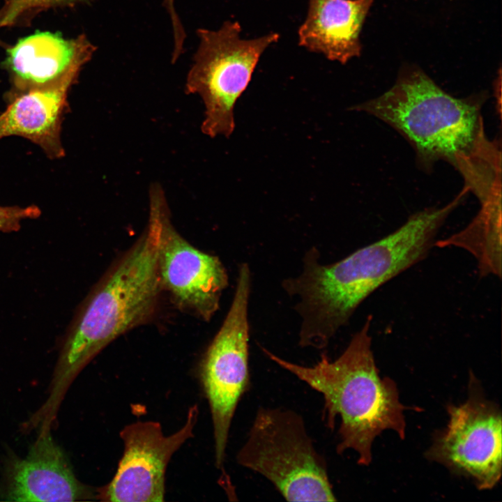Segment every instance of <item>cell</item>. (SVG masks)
I'll return each mask as SVG.
<instances>
[{
    "label": "cell",
    "mask_w": 502,
    "mask_h": 502,
    "mask_svg": "<svg viewBox=\"0 0 502 502\" xmlns=\"http://www.w3.org/2000/svg\"><path fill=\"white\" fill-rule=\"evenodd\" d=\"M441 208L418 212L393 232L329 264L320 261L312 247L303 258V269L284 279L282 287L298 301L301 347L325 349L345 326L360 305L379 287L423 260L462 196Z\"/></svg>",
    "instance_id": "cell-1"
},
{
    "label": "cell",
    "mask_w": 502,
    "mask_h": 502,
    "mask_svg": "<svg viewBox=\"0 0 502 502\" xmlns=\"http://www.w3.org/2000/svg\"><path fill=\"white\" fill-rule=\"evenodd\" d=\"M163 204L150 201L148 225L139 239L86 301L64 340L49 395L38 409L54 418L76 376L106 346L144 323L162 289L158 246Z\"/></svg>",
    "instance_id": "cell-2"
},
{
    "label": "cell",
    "mask_w": 502,
    "mask_h": 502,
    "mask_svg": "<svg viewBox=\"0 0 502 502\" xmlns=\"http://www.w3.org/2000/svg\"><path fill=\"white\" fill-rule=\"evenodd\" d=\"M372 320L369 315L335 360L323 352L312 366L294 363L261 347L271 360L322 395L326 425L333 429L336 418L341 420L337 453L351 449L363 466L371 463L373 441L383 431L392 429L403 439L406 429V408L400 402L396 384L379 375L372 351Z\"/></svg>",
    "instance_id": "cell-3"
},
{
    "label": "cell",
    "mask_w": 502,
    "mask_h": 502,
    "mask_svg": "<svg viewBox=\"0 0 502 502\" xmlns=\"http://www.w3.org/2000/svg\"><path fill=\"white\" fill-rule=\"evenodd\" d=\"M356 109L399 130L423 162H450L466 183L482 178L501 158L484 133L479 105L452 97L418 69L402 73L390 89Z\"/></svg>",
    "instance_id": "cell-4"
},
{
    "label": "cell",
    "mask_w": 502,
    "mask_h": 502,
    "mask_svg": "<svg viewBox=\"0 0 502 502\" xmlns=\"http://www.w3.org/2000/svg\"><path fill=\"white\" fill-rule=\"evenodd\" d=\"M236 462L267 479L287 501H337L326 461L294 410L259 407Z\"/></svg>",
    "instance_id": "cell-5"
},
{
    "label": "cell",
    "mask_w": 502,
    "mask_h": 502,
    "mask_svg": "<svg viewBox=\"0 0 502 502\" xmlns=\"http://www.w3.org/2000/svg\"><path fill=\"white\" fill-rule=\"evenodd\" d=\"M241 25L227 21L218 30L199 29V46L188 73L185 90L199 95L205 107L202 132L229 137L235 128L234 108L250 83L264 50L279 39L271 33L245 40Z\"/></svg>",
    "instance_id": "cell-6"
},
{
    "label": "cell",
    "mask_w": 502,
    "mask_h": 502,
    "mask_svg": "<svg viewBox=\"0 0 502 502\" xmlns=\"http://www.w3.org/2000/svg\"><path fill=\"white\" fill-rule=\"evenodd\" d=\"M251 287L250 266L241 263L230 307L200 365V379L211 409L218 469L225 463L236 409L250 386L248 305Z\"/></svg>",
    "instance_id": "cell-7"
},
{
    "label": "cell",
    "mask_w": 502,
    "mask_h": 502,
    "mask_svg": "<svg viewBox=\"0 0 502 502\" xmlns=\"http://www.w3.org/2000/svg\"><path fill=\"white\" fill-rule=\"evenodd\" d=\"M473 378L467 400L448 407V423L436 435L426 456L473 480L478 489H489L501 476V413Z\"/></svg>",
    "instance_id": "cell-8"
},
{
    "label": "cell",
    "mask_w": 502,
    "mask_h": 502,
    "mask_svg": "<svg viewBox=\"0 0 502 502\" xmlns=\"http://www.w3.org/2000/svg\"><path fill=\"white\" fill-rule=\"evenodd\" d=\"M199 409H188L184 425L165 436L156 421H137L120 432L123 453L112 480L98 489V499L113 502L164 501L165 471L174 452L194 436Z\"/></svg>",
    "instance_id": "cell-9"
},
{
    "label": "cell",
    "mask_w": 502,
    "mask_h": 502,
    "mask_svg": "<svg viewBox=\"0 0 502 502\" xmlns=\"http://www.w3.org/2000/svg\"><path fill=\"white\" fill-rule=\"evenodd\" d=\"M162 288L179 306L208 321L220 307L229 277L220 259L190 244L172 225L167 204L162 208L158 246Z\"/></svg>",
    "instance_id": "cell-10"
},
{
    "label": "cell",
    "mask_w": 502,
    "mask_h": 502,
    "mask_svg": "<svg viewBox=\"0 0 502 502\" xmlns=\"http://www.w3.org/2000/svg\"><path fill=\"white\" fill-rule=\"evenodd\" d=\"M40 434L26 456H10L4 467L1 497L11 501H77L98 500V489L82 483L51 428Z\"/></svg>",
    "instance_id": "cell-11"
},
{
    "label": "cell",
    "mask_w": 502,
    "mask_h": 502,
    "mask_svg": "<svg viewBox=\"0 0 502 502\" xmlns=\"http://www.w3.org/2000/svg\"><path fill=\"white\" fill-rule=\"evenodd\" d=\"M95 51L84 34L68 39L59 33L38 32L8 50L7 64L15 87L22 92L80 72Z\"/></svg>",
    "instance_id": "cell-12"
},
{
    "label": "cell",
    "mask_w": 502,
    "mask_h": 502,
    "mask_svg": "<svg viewBox=\"0 0 502 502\" xmlns=\"http://www.w3.org/2000/svg\"><path fill=\"white\" fill-rule=\"evenodd\" d=\"M79 73L71 72L50 84L22 91L0 114V139L24 137L39 145L50 158L62 157L61 117L68 92Z\"/></svg>",
    "instance_id": "cell-13"
},
{
    "label": "cell",
    "mask_w": 502,
    "mask_h": 502,
    "mask_svg": "<svg viewBox=\"0 0 502 502\" xmlns=\"http://www.w3.org/2000/svg\"><path fill=\"white\" fill-rule=\"evenodd\" d=\"M374 0H309L299 45L345 63L360 55V33Z\"/></svg>",
    "instance_id": "cell-14"
},
{
    "label": "cell",
    "mask_w": 502,
    "mask_h": 502,
    "mask_svg": "<svg viewBox=\"0 0 502 502\" xmlns=\"http://www.w3.org/2000/svg\"><path fill=\"white\" fill-rule=\"evenodd\" d=\"M438 248L457 247L471 253L477 261L481 277H501V200L481 203L472 222L464 229L436 241Z\"/></svg>",
    "instance_id": "cell-15"
},
{
    "label": "cell",
    "mask_w": 502,
    "mask_h": 502,
    "mask_svg": "<svg viewBox=\"0 0 502 502\" xmlns=\"http://www.w3.org/2000/svg\"><path fill=\"white\" fill-rule=\"evenodd\" d=\"M91 0H8L1 9L2 20L1 26L12 25L27 13L40 11L56 6H73Z\"/></svg>",
    "instance_id": "cell-16"
},
{
    "label": "cell",
    "mask_w": 502,
    "mask_h": 502,
    "mask_svg": "<svg viewBox=\"0 0 502 502\" xmlns=\"http://www.w3.org/2000/svg\"><path fill=\"white\" fill-rule=\"evenodd\" d=\"M40 213V208L33 205L26 207L0 206V231H16L20 229L23 220L37 218Z\"/></svg>",
    "instance_id": "cell-17"
},
{
    "label": "cell",
    "mask_w": 502,
    "mask_h": 502,
    "mask_svg": "<svg viewBox=\"0 0 502 502\" xmlns=\"http://www.w3.org/2000/svg\"><path fill=\"white\" fill-rule=\"evenodd\" d=\"M165 6L171 20H176L178 17L174 6V0H165Z\"/></svg>",
    "instance_id": "cell-18"
},
{
    "label": "cell",
    "mask_w": 502,
    "mask_h": 502,
    "mask_svg": "<svg viewBox=\"0 0 502 502\" xmlns=\"http://www.w3.org/2000/svg\"><path fill=\"white\" fill-rule=\"evenodd\" d=\"M1 19H2V12L0 10V27H1Z\"/></svg>",
    "instance_id": "cell-19"
}]
</instances>
